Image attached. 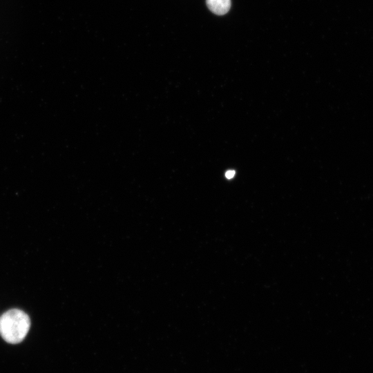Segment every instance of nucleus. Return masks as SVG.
I'll return each instance as SVG.
<instances>
[{"label":"nucleus","instance_id":"obj_1","mask_svg":"<svg viewBox=\"0 0 373 373\" xmlns=\"http://www.w3.org/2000/svg\"><path fill=\"white\" fill-rule=\"evenodd\" d=\"M30 327V317L21 309H9L0 317V335L8 343H21L26 336Z\"/></svg>","mask_w":373,"mask_h":373},{"label":"nucleus","instance_id":"obj_2","mask_svg":"<svg viewBox=\"0 0 373 373\" xmlns=\"http://www.w3.org/2000/svg\"><path fill=\"white\" fill-rule=\"evenodd\" d=\"M206 3L210 11L218 15L227 13L231 8V0H206Z\"/></svg>","mask_w":373,"mask_h":373},{"label":"nucleus","instance_id":"obj_3","mask_svg":"<svg viewBox=\"0 0 373 373\" xmlns=\"http://www.w3.org/2000/svg\"><path fill=\"white\" fill-rule=\"evenodd\" d=\"M235 175V171H228L226 173H225V176L228 179H231Z\"/></svg>","mask_w":373,"mask_h":373}]
</instances>
